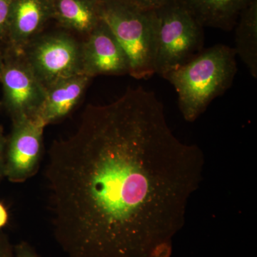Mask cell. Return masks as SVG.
Returning <instances> with one entry per match:
<instances>
[{
    "mask_svg": "<svg viewBox=\"0 0 257 257\" xmlns=\"http://www.w3.org/2000/svg\"><path fill=\"white\" fill-rule=\"evenodd\" d=\"M234 29L235 53L257 79V0L241 12Z\"/></svg>",
    "mask_w": 257,
    "mask_h": 257,
    "instance_id": "obj_13",
    "label": "cell"
},
{
    "mask_svg": "<svg viewBox=\"0 0 257 257\" xmlns=\"http://www.w3.org/2000/svg\"><path fill=\"white\" fill-rule=\"evenodd\" d=\"M204 28L229 31L253 0H182Z\"/></svg>",
    "mask_w": 257,
    "mask_h": 257,
    "instance_id": "obj_12",
    "label": "cell"
},
{
    "mask_svg": "<svg viewBox=\"0 0 257 257\" xmlns=\"http://www.w3.org/2000/svg\"><path fill=\"white\" fill-rule=\"evenodd\" d=\"M52 20L82 41L101 21L99 3L94 0H52Z\"/></svg>",
    "mask_w": 257,
    "mask_h": 257,
    "instance_id": "obj_11",
    "label": "cell"
},
{
    "mask_svg": "<svg viewBox=\"0 0 257 257\" xmlns=\"http://www.w3.org/2000/svg\"><path fill=\"white\" fill-rule=\"evenodd\" d=\"M204 156L172 131L155 92L128 87L89 104L51 147L53 234L66 257H170Z\"/></svg>",
    "mask_w": 257,
    "mask_h": 257,
    "instance_id": "obj_1",
    "label": "cell"
},
{
    "mask_svg": "<svg viewBox=\"0 0 257 257\" xmlns=\"http://www.w3.org/2000/svg\"><path fill=\"white\" fill-rule=\"evenodd\" d=\"M153 15L155 74L163 77L204 50V28L182 0H171Z\"/></svg>",
    "mask_w": 257,
    "mask_h": 257,
    "instance_id": "obj_4",
    "label": "cell"
},
{
    "mask_svg": "<svg viewBox=\"0 0 257 257\" xmlns=\"http://www.w3.org/2000/svg\"><path fill=\"white\" fill-rule=\"evenodd\" d=\"M7 140L3 136V133L0 134V177L3 174H5V153L6 150Z\"/></svg>",
    "mask_w": 257,
    "mask_h": 257,
    "instance_id": "obj_17",
    "label": "cell"
},
{
    "mask_svg": "<svg viewBox=\"0 0 257 257\" xmlns=\"http://www.w3.org/2000/svg\"><path fill=\"white\" fill-rule=\"evenodd\" d=\"M45 124L39 118L13 121L7 140L5 174L10 180L24 182L31 178L40 167Z\"/></svg>",
    "mask_w": 257,
    "mask_h": 257,
    "instance_id": "obj_7",
    "label": "cell"
},
{
    "mask_svg": "<svg viewBox=\"0 0 257 257\" xmlns=\"http://www.w3.org/2000/svg\"><path fill=\"white\" fill-rule=\"evenodd\" d=\"M22 52L46 89L61 79L84 74L82 40L62 29L45 30Z\"/></svg>",
    "mask_w": 257,
    "mask_h": 257,
    "instance_id": "obj_5",
    "label": "cell"
},
{
    "mask_svg": "<svg viewBox=\"0 0 257 257\" xmlns=\"http://www.w3.org/2000/svg\"><path fill=\"white\" fill-rule=\"evenodd\" d=\"M140 9L153 11L163 6L171 0H126Z\"/></svg>",
    "mask_w": 257,
    "mask_h": 257,
    "instance_id": "obj_15",
    "label": "cell"
},
{
    "mask_svg": "<svg viewBox=\"0 0 257 257\" xmlns=\"http://www.w3.org/2000/svg\"><path fill=\"white\" fill-rule=\"evenodd\" d=\"M13 0H0V43L4 45Z\"/></svg>",
    "mask_w": 257,
    "mask_h": 257,
    "instance_id": "obj_14",
    "label": "cell"
},
{
    "mask_svg": "<svg viewBox=\"0 0 257 257\" xmlns=\"http://www.w3.org/2000/svg\"><path fill=\"white\" fill-rule=\"evenodd\" d=\"M92 78L77 74L61 79L46 89L37 118L46 126L68 116L82 99Z\"/></svg>",
    "mask_w": 257,
    "mask_h": 257,
    "instance_id": "obj_10",
    "label": "cell"
},
{
    "mask_svg": "<svg viewBox=\"0 0 257 257\" xmlns=\"http://www.w3.org/2000/svg\"><path fill=\"white\" fill-rule=\"evenodd\" d=\"M236 59L233 47L219 44L164 76L177 91L186 121L197 120L211 101L232 86L238 70Z\"/></svg>",
    "mask_w": 257,
    "mask_h": 257,
    "instance_id": "obj_2",
    "label": "cell"
},
{
    "mask_svg": "<svg viewBox=\"0 0 257 257\" xmlns=\"http://www.w3.org/2000/svg\"><path fill=\"white\" fill-rule=\"evenodd\" d=\"M5 63V47L3 44L0 43V76L3 72Z\"/></svg>",
    "mask_w": 257,
    "mask_h": 257,
    "instance_id": "obj_19",
    "label": "cell"
},
{
    "mask_svg": "<svg viewBox=\"0 0 257 257\" xmlns=\"http://www.w3.org/2000/svg\"><path fill=\"white\" fill-rule=\"evenodd\" d=\"M94 1L97 2V3H101V2H102L103 0H94Z\"/></svg>",
    "mask_w": 257,
    "mask_h": 257,
    "instance_id": "obj_21",
    "label": "cell"
},
{
    "mask_svg": "<svg viewBox=\"0 0 257 257\" xmlns=\"http://www.w3.org/2000/svg\"><path fill=\"white\" fill-rule=\"evenodd\" d=\"M8 219V214L5 208L0 204V228L6 224Z\"/></svg>",
    "mask_w": 257,
    "mask_h": 257,
    "instance_id": "obj_18",
    "label": "cell"
},
{
    "mask_svg": "<svg viewBox=\"0 0 257 257\" xmlns=\"http://www.w3.org/2000/svg\"><path fill=\"white\" fill-rule=\"evenodd\" d=\"M0 257H11L9 248L0 243Z\"/></svg>",
    "mask_w": 257,
    "mask_h": 257,
    "instance_id": "obj_20",
    "label": "cell"
},
{
    "mask_svg": "<svg viewBox=\"0 0 257 257\" xmlns=\"http://www.w3.org/2000/svg\"><path fill=\"white\" fill-rule=\"evenodd\" d=\"M3 133V131H2L1 128H0V134Z\"/></svg>",
    "mask_w": 257,
    "mask_h": 257,
    "instance_id": "obj_22",
    "label": "cell"
},
{
    "mask_svg": "<svg viewBox=\"0 0 257 257\" xmlns=\"http://www.w3.org/2000/svg\"><path fill=\"white\" fill-rule=\"evenodd\" d=\"M5 47V63L0 76L3 104L13 121L37 118L46 95L23 52Z\"/></svg>",
    "mask_w": 257,
    "mask_h": 257,
    "instance_id": "obj_6",
    "label": "cell"
},
{
    "mask_svg": "<svg viewBox=\"0 0 257 257\" xmlns=\"http://www.w3.org/2000/svg\"><path fill=\"white\" fill-rule=\"evenodd\" d=\"M15 257H40L28 243L23 241L15 248Z\"/></svg>",
    "mask_w": 257,
    "mask_h": 257,
    "instance_id": "obj_16",
    "label": "cell"
},
{
    "mask_svg": "<svg viewBox=\"0 0 257 257\" xmlns=\"http://www.w3.org/2000/svg\"><path fill=\"white\" fill-rule=\"evenodd\" d=\"M83 74L91 78L100 75L130 73L127 57L106 24L100 23L82 41Z\"/></svg>",
    "mask_w": 257,
    "mask_h": 257,
    "instance_id": "obj_8",
    "label": "cell"
},
{
    "mask_svg": "<svg viewBox=\"0 0 257 257\" xmlns=\"http://www.w3.org/2000/svg\"><path fill=\"white\" fill-rule=\"evenodd\" d=\"M52 20V0H13L4 45L22 52Z\"/></svg>",
    "mask_w": 257,
    "mask_h": 257,
    "instance_id": "obj_9",
    "label": "cell"
},
{
    "mask_svg": "<svg viewBox=\"0 0 257 257\" xmlns=\"http://www.w3.org/2000/svg\"><path fill=\"white\" fill-rule=\"evenodd\" d=\"M99 13L126 54L128 75L147 79L155 74L153 11L140 9L126 0H103L99 3Z\"/></svg>",
    "mask_w": 257,
    "mask_h": 257,
    "instance_id": "obj_3",
    "label": "cell"
}]
</instances>
